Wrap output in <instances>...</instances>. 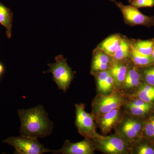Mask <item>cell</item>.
<instances>
[{
  "instance_id": "cell-24",
  "label": "cell",
  "mask_w": 154,
  "mask_h": 154,
  "mask_svg": "<svg viewBox=\"0 0 154 154\" xmlns=\"http://www.w3.org/2000/svg\"><path fill=\"white\" fill-rule=\"evenodd\" d=\"M128 2L137 9L154 7V0H128Z\"/></svg>"
},
{
  "instance_id": "cell-4",
  "label": "cell",
  "mask_w": 154,
  "mask_h": 154,
  "mask_svg": "<svg viewBox=\"0 0 154 154\" xmlns=\"http://www.w3.org/2000/svg\"><path fill=\"white\" fill-rule=\"evenodd\" d=\"M75 125L79 132L86 138L96 140L100 136L96 132L94 114L85 110L84 104H76Z\"/></svg>"
},
{
  "instance_id": "cell-5",
  "label": "cell",
  "mask_w": 154,
  "mask_h": 154,
  "mask_svg": "<svg viewBox=\"0 0 154 154\" xmlns=\"http://www.w3.org/2000/svg\"><path fill=\"white\" fill-rule=\"evenodd\" d=\"M120 9L125 22L128 25L146 26L148 28L154 27V16L149 17L144 15L137 8L131 5H125L120 2L110 0Z\"/></svg>"
},
{
  "instance_id": "cell-1",
  "label": "cell",
  "mask_w": 154,
  "mask_h": 154,
  "mask_svg": "<svg viewBox=\"0 0 154 154\" xmlns=\"http://www.w3.org/2000/svg\"><path fill=\"white\" fill-rule=\"evenodd\" d=\"M20 121V133L24 135L43 137L49 132L51 122L44 108L41 105L18 111Z\"/></svg>"
},
{
  "instance_id": "cell-26",
  "label": "cell",
  "mask_w": 154,
  "mask_h": 154,
  "mask_svg": "<svg viewBox=\"0 0 154 154\" xmlns=\"http://www.w3.org/2000/svg\"><path fill=\"white\" fill-rule=\"evenodd\" d=\"M5 71V68L2 64L0 63V75H2Z\"/></svg>"
},
{
  "instance_id": "cell-13",
  "label": "cell",
  "mask_w": 154,
  "mask_h": 154,
  "mask_svg": "<svg viewBox=\"0 0 154 154\" xmlns=\"http://www.w3.org/2000/svg\"><path fill=\"white\" fill-rule=\"evenodd\" d=\"M130 112L134 116L143 117L154 111V105L146 103L141 99L136 98L127 105Z\"/></svg>"
},
{
  "instance_id": "cell-9",
  "label": "cell",
  "mask_w": 154,
  "mask_h": 154,
  "mask_svg": "<svg viewBox=\"0 0 154 154\" xmlns=\"http://www.w3.org/2000/svg\"><path fill=\"white\" fill-rule=\"evenodd\" d=\"M143 124V122L140 119H126L120 126V134L125 139L133 141L137 138L141 137V135Z\"/></svg>"
},
{
  "instance_id": "cell-15",
  "label": "cell",
  "mask_w": 154,
  "mask_h": 154,
  "mask_svg": "<svg viewBox=\"0 0 154 154\" xmlns=\"http://www.w3.org/2000/svg\"><path fill=\"white\" fill-rule=\"evenodd\" d=\"M121 38L122 35L120 34H115L110 35L101 42L97 46V48L113 57L120 43Z\"/></svg>"
},
{
  "instance_id": "cell-28",
  "label": "cell",
  "mask_w": 154,
  "mask_h": 154,
  "mask_svg": "<svg viewBox=\"0 0 154 154\" xmlns=\"http://www.w3.org/2000/svg\"><path fill=\"white\" fill-rule=\"evenodd\" d=\"M0 77H1V75H0Z\"/></svg>"
},
{
  "instance_id": "cell-11",
  "label": "cell",
  "mask_w": 154,
  "mask_h": 154,
  "mask_svg": "<svg viewBox=\"0 0 154 154\" xmlns=\"http://www.w3.org/2000/svg\"><path fill=\"white\" fill-rule=\"evenodd\" d=\"M99 116V128L103 133L107 134L119 122L120 116L119 109H113Z\"/></svg>"
},
{
  "instance_id": "cell-22",
  "label": "cell",
  "mask_w": 154,
  "mask_h": 154,
  "mask_svg": "<svg viewBox=\"0 0 154 154\" xmlns=\"http://www.w3.org/2000/svg\"><path fill=\"white\" fill-rule=\"evenodd\" d=\"M141 136L154 142V113L143 122Z\"/></svg>"
},
{
  "instance_id": "cell-19",
  "label": "cell",
  "mask_w": 154,
  "mask_h": 154,
  "mask_svg": "<svg viewBox=\"0 0 154 154\" xmlns=\"http://www.w3.org/2000/svg\"><path fill=\"white\" fill-rule=\"evenodd\" d=\"M131 50L130 40L125 36H122L121 41L113 55V60L117 61L123 62L129 57Z\"/></svg>"
},
{
  "instance_id": "cell-10",
  "label": "cell",
  "mask_w": 154,
  "mask_h": 154,
  "mask_svg": "<svg viewBox=\"0 0 154 154\" xmlns=\"http://www.w3.org/2000/svg\"><path fill=\"white\" fill-rule=\"evenodd\" d=\"M113 60V57L96 48L93 52L91 73L94 74L98 72L109 69Z\"/></svg>"
},
{
  "instance_id": "cell-25",
  "label": "cell",
  "mask_w": 154,
  "mask_h": 154,
  "mask_svg": "<svg viewBox=\"0 0 154 154\" xmlns=\"http://www.w3.org/2000/svg\"><path fill=\"white\" fill-rule=\"evenodd\" d=\"M138 154H154V147L148 143L140 144L137 148Z\"/></svg>"
},
{
  "instance_id": "cell-12",
  "label": "cell",
  "mask_w": 154,
  "mask_h": 154,
  "mask_svg": "<svg viewBox=\"0 0 154 154\" xmlns=\"http://www.w3.org/2000/svg\"><path fill=\"white\" fill-rule=\"evenodd\" d=\"M128 69V66L123 62L117 61L113 59L108 70L113 77L114 86L118 88L123 86Z\"/></svg>"
},
{
  "instance_id": "cell-27",
  "label": "cell",
  "mask_w": 154,
  "mask_h": 154,
  "mask_svg": "<svg viewBox=\"0 0 154 154\" xmlns=\"http://www.w3.org/2000/svg\"><path fill=\"white\" fill-rule=\"evenodd\" d=\"M151 56L153 58V60H154V48L152 52Z\"/></svg>"
},
{
  "instance_id": "cell-8",
  "label": "cell",
  "mask_w": 154,
  "mask_h": 154,
  "mask_svg": "<svg viewBox=\"0 0 154 154\" xmlns=\"http://www.w3.org/2000/svg\"><path fill=\"white\" fill-rule=\"evenodd\" d=\"M95 147L90 139L79 142L72 143L69 140L65 142L62 148L58 150H53L54 154H94Z\"/></svg>"
},
{
  "instance_id": "cell-6",
  "label": "cell",
  "mask_w": 154,
  "mask_h": 154,
  "mask_svg": "<svg viewBox=\"0 0 154 154\" xmlns=\"http://www.w3.org/2000/svg\"><path fill=\"white\" fill-rule=\"evenodd\" d=\"M124 100L117 93L109 95H101L93 102V111L98 116L115 109H119L123 105Z\"/></svg>"
},
{
  "instance_id": "cell-3",
  "label": "cell",
  "mask_w": 154,
  "mask_h": 154,
  "mask_svg": "<svg viewBox=\"0 0 154 154\" xmlns=\"http://www.w3.org/2000/svg\"><path fill=\"white\" fill-rule=\"evenodd\" d=\"M3 143L14 146L16 154H42L52 152L39 143L37 137L29 136L12 137L3 141Z\"/></svg>"
},
{
  "instance_id": "cell-7",
  "label": "cell",
  "mask_w": 154,
  "mask_h": 154,
  "mask_svg": "<svg viewBox=\"0 0 154 154\" xmlns=\"http://www.w3.org/2000/svg\"><path fill=\"white\" fill-rule=\"evenodd\" d=\"M100 150L109 154H124L127 152V146L120 137L111 135L104 137L100 135L96 140Z\"/></svg>"
},
{
  "instance_id": "cell-20",
  "label": "cell",
  "mask_w": 154,
  "mask_h": 154,
  "mask_svg": "<svg viewBox=\"0 0 154 154\" xmlns=\"http://www.w3.org/2000/svg\"><path fill=\"white\" fill-rule=\"evenodd\" d=\"M130 41L131 46L138 52L144 55L151 56L154 48V38L147 40L131 39Z\"/></svg>"
},
{
  "instance_id": "cell-2",
  "label": "cell",
  "mask_w": 154,
  "mask_h": 154,
  "mask_svg": "<svg viewBox=\"0 0 154 154\" xmlns=\"http://www.w3.org/2000/svg\"><path fill=\"white\" fill-rule=\"evenodd\" d=\"M55 62L48 64L49 67L47 71L43 73H51L53 80L57 85L58 89L66 92L69 87L74 75L75 72L70 67L66 60L62 55L56 57Z\"/></svg>"
},
{
  "instance_id": "cell-16",
  "label": "cell",
  "mask_w": 154,
  "mask_h": 154,
  "mask_svg": "<svg viewBox=\"0 0 154 154\" xmlns=\"http://www.w3.org/2000/svg\"><path fill=\"white\" fill-rule=\"evenodd\" d=\"M143 83L139 68L134 66L131 69H128L123 84L125 89L138 88Z\"/></svg>"
},
{
  "instance_id": "cell-18",
  "label": "cell",
  "mask_w": 154,
  "mask_h": 154,
  "mask_svg": "<svg viewBox=\"0 0 154 154\" xmlns=\"http://www.w3.org/2000/svg\"><path fill=\"white\" fill-rule=\"evenodd\" d=\"M13 17L14 13L11 9L0 2V24L6 28L8 38H11L12 36Z\"/></svg>"
},
{
  "instance_id": "cell-23",
  "label": "cell",
  "mask_w": 154,
  "mask_h": 154,
  "mask_svg": "<svg viewBox=\"0 0 154 154\" xmlns=\"http://www.w3.org/2000/svg\"><path fill=\"white\" fill-rule=\"evenodd\" d=\"M139 69L143 82L154 86V64Z\"/></svg>"
},
{
  "instance_id": "cell-21",
  "label": "cell",
  "mask_w": 154,
  "mask_h": 154,
  "mask_svg": "<svg viewBox=\"0 0 154 154\" xmlns=\"http://www.w3.org/2000/svg\"><path fill=\"white\" fill-rule=\"evenodd\" d=\"M136 97L154 105V86L143 83L137 88Z\"/></svg>"
},
{
  "instance_id": "cell-17",
  "label": "cell",
  "mask_w": 154,
  "mask_h": 154,
  "mask_svg": "<svg viewBox=\"0 0 154 154\" xmlns=\"http://www.w3.org/2000/svg\"><path fill=\"white\" fill-rule=\"evenodd\" d=\"M129 58L134 66L138 68H143L154 64V60L152 56L144 55L138 52L131 45Z\"/></svg>"
},
{
  "instance_id": "cell-14",
  "label": "cell",
  "mask_w": 154,
  "mask_h": 154,
  "mask_svg": "<svg viewBox=\"0 0 154 154\" xmlns=\"http://www.w3.org/2000/svg\"><path fill=\"white\" fill-rule=\"evenodd\" d=\"M96 74L97 88L99 92L103 94L111 92L114 87V84L109 70L98 72Z\"/></svg>"
}]
</instances>
